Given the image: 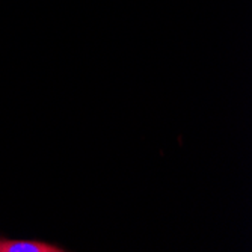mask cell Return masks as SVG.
<instances>
[{
  "mask_svg": "<svg viewBox=\"0 0 252 252\" xmlns=\"http://www.w3.org/2000/svg\"><path fill=\"white\" fill-rule=\"evenodd\" d=\"M66 249L38 240H8L0 239V252H63Z\"/></svg>",
  "mask_w": 252,
  "mask_h": 252,
  "instance_id": "cell-1",
  "label": "cell"
}]
</instances>
